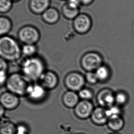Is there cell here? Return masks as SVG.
Segmentation results:
<instances>
[{
	"label": "cell",
	"mask_w": 134,
	"mask_h": 134,
	"mask_svg": "<svg viewBox=\"0 0 134 134\" xmlns=\"http://www.w3.org/2000/svg\"><path fill=\"white\" fill-rule=\"evenodd\" d=\"M21 71L28 81L37 82L43 73L46 71L44 60L39 56L26 58L21 64Z\"/></svg>",
	"instance_id": "6da1fadb"
},
{
	"label": "cell",
	"mask_w": 134,
	"mask_h": 134,
	"mask_svg": "<svg viewBox=\"0 0 134 134\" xmlns=\"http://www.w3.org/2000/svg\"><path fill=\"white\" fill-rule=\"evenodd\" d=\"M22 56L21 47L17 40L8 35L0 37V57L8 62H13Z\"/></svg>",
	"instance_id": "7a4b0ae2"
},
{
	"label": "cell",
	"mask_w": 134,
	"mask_h": 134,
	"mask_svg": "<svg viewBox=\"0 0 134 134\" xmlns=\"http://www.w3.org/2000/svg\"><path fill=\"white\" fill-rule=\"evenodd\" d=\"M29 84L21 73H13L8 76L5 86L8 91L21 97L25 96Z\"/></svg>",
	"instance_id": "3957f363"
},
{
	"label": "cell",
	"mask_w": 134,
	"mask_h": 134,
	"mask_svg": "<svg viewBox=\"0 0 134 134\" xmlns=\"http://www.w3.org/2000/svg\"><path fill=\"white\" fill-rule=\"evenodd\" d=\"M17 36L19 41L23 45H36L40 41L41 34L39 29L35 26L26 25L19 29Z\"/></svg>",
	"instance_id": "277c9868"
},
{
	"label": "cell",
	"mask_w": 134,
	"mask_h": 134,
	"mask_svg": "<svg viewBox=\"0 0 134 134\" xmlns=\"http://www.w3.org/2000/svg\"><path fill=\"white\" fill-rule=\"evenodd\" d=\"M103 57L98 52L91 51L83 55L81 59V65L87 72H95L103 64Z\"/></svg>",
	"instance_id": "5b68a950"
},
{
	"label": "cell",
	"mask_w": 134,
	"mask_h": 134,
	"mask_svg": "<svg viewBox=\"0 0 134 134\" xmlns=\"http://www.w3.org/2000/svg\"><path fill=\"white\" fill-rule=\"evenodd\" d=\"M92 20L91 17L86 13H80L73 20V29L77 33L85 35L91 30Z\"/></svg>",
	"instance_id": "8992f818"
},
{
	"label": "cell",
	"mask_w": 134,
	"mask_h": 134,
	"mask_svg": "<svg viewBox=\"0 0 134 134\" xmlns=\"http://www.w3.org/2000/svg\"><path fill=\"white\" fill-rule=\"evenodd\" d=\"M47 91L39 83L33 82L29 84L25 96L32 102L40 103L45 100Z\"/></svg>",
	"instance_id": "52a82bcc"
},
{
	"label": "cell",
	"mask_w": 134,
	"mask_h": 134,
	"mask_svg": "<svg viewBox=\"0 0 134 134\" xmlns=\"http://www.w3.org/2000/svg\"><path fill=\"white\" fill-rule=\"evenodd\" d=\"M86 83L85 77L80 73L73 72L69 73L65 77L64 83L70 91H79L84 88Z\"/></svg>",
	"instance_id": "ba28073f"
},
{
	"label": "cell",
	"mask_w": 134,
	"mask_h": 134,
	"mask_svg": "<svg viewBox=\"0 0 134 134\" xmlns=\"http://www.w3.org/2000/svg\"><path fill=\"white\" fill-rule=\"evenodd\" d=\"M19 96L7 91L0 95V103L6 110H13L19 106L20 100Z\"/></svg>",
	"instance_id": "9c48e42d"
},
{
	"label": "cell",
	"mask_w": 134,
	"mask_h": 134,
	"mask_svg": "<svg viewBox=\"0 0 134 134\" xmlns=\"http://www.w3.org/2000/svg\"><path fill=\"white\" fill-rule=\"evenodd\" d=\"M59 82L58 75L53 71L46 70L40 78L38 83L47 91H50L56 88Z\"/></svg>",
	"instance_id": "30bf717a"
},
{
	"label": "cell",
	"mask_w": 134,
	"mask_h": 134,
	"mask_svg": "<svg viewBox=\"0 0 134 134\" xmlns=\"http://www.w3.org/2000/svg\"><path fill=\"white\" fill-rule=\"evenodd\" d=\"M94 109L93 104L90 100H80L75 107V114L80 119H86L91 117Z\"/></svg>",
	"instance_id": "8fae6325"
},
{
	"label": "cell",
	"mask_w": 134,
	"mask_h": 134,
	"mask_svg": "<svg viewBox=\"0 0 134 134\" xmlns=\"http://www.w3.org/2000/svg\"><path fill=\"white\" fill-rule=\"evenodd\" d=\"M97 102L101 107L108 108L114 105L115 102V94L108 89L102 90L97 96Z\"/></svg>",
	"instance_id": "7c38bea8"
},
{
	"label": "cell",
	"mask_w": 134,
	"mask_h": 134,
	"mask_svg": "<svg viewBox=\"0 0 134 134\" xmlns=\"http://www.w3.org/2000/svg\"><path fill=\"white\" fill-rule=\"evenodd\" d=\"M51 0H30L28 7L35 15H41L50 7Z\"/></svg>",
	"instance_id": "4fadbf2b"
},
{
	"label": "cell",
	"mask_w": 134,
	"mask_h": 134,
	"mask_svg": "<svg viewBox=\"0 0 134 134\" xmlns=\"http://www.w3.org/2000/svg\"><path fill=\"white\" fill-rule=\"evenodd\" d=\"M43 22L48 25H54L57 24L60 19L59 12L57 8L50 7L41 15Z\"/></svg>",
	"instance_id": "5bb4252c"
},
{
	"label": "cell",
	"mask_w": 134,
	"mask_h": 134,
	"mask_svg": "<svg viewBox=\"0 0 134 134\" xmlns=\"http://www.w3.org/2000/svg\"><path fill=\"white\" fill-rule=\"evenodd\" d=\"M91 121L96 125H101L108 123V119L104 108L99 107L94 108L91 116Z\"/></svg>",
	"instance_id": "9a60e30c"
},
{
	"label": "cell",
	"mask_w": 134,
	"mask_h": 134,
	"mask_svg": "<svg viewBox=\"0 0 134 134\" xmlns=\"http://www.w3.org/2000/svg\"><path fill=\"white\" fill-rule=\"evenodd\" d=\"M80 97L75 91L69 90L63 94L62 100L63 104L69 108H75L79 102Z\"/></svg>",
	"instance_id": "2e32d148"
},
{
	"label": "cell",
	"mask_w": 134,
	"mask_h": 134,
	"mask_svg": "<svg viewBox=\"0 0 134 134\" xmlns=\"http://www.w3.org/2000/svg\"><path fill=\"white\" fill-rule=\"evenodd\" d=\"M17 125L3 118L0 119V134H16Z\"/></svg>",
	"instance_id": "e0dca14e"
},
{
	"label": "cell",
	"mask_w": 134,
	"mask_h": 134,
	"mask_svg": "<svg viewBox=\"0 0 134 134\" xmlns=\"http://www.w3.org/2000/svg\"><path fill=\"white\" fill-rule=\"evenodd\" d=\"M13 22L9 17L0 16V37L8 36L13 29Z\"/></svg>",
	"instance_id": "ac0fdd59"
},
{
	"label": "cell",
	"mask_w": 134,
	"mask_h": 134,
	"mask_svg": "<svg viewBox=\"0 0 134 134\" xmlns=\"http://www.w3.org/2000/svg\"><path fill=\"white\" fill-rule=\"evenodd\" d=\"M61 13L63 17L67 20H74L80 13V9L71 8L65 3L62 7Z\"/></svg>",
	"instance_id": "d6986e66"
},
{
	"label": "cell",
	"mask_w": 134,
	"mask_h": 134,
	"mask_svg": "<svg viewBox=\"0 0 134 134\" xmlns=\"http://www.w3.org/2000/svg\"><path fill=\"white\" fill-rule=\"evenodd\" d=\"M107 123L109 128L114 131L121 130L125 125L124 120L121 116L108 119Z\"/></svg>",
	"instance_id": "ffe728a7"
},
{
	"label": "cell",
	"mask_w": 134,
	"mask_h": 134,
	"mask_svg": "<svg viewBox=\"0 0 134 134\" xmlns=\"http://www.w3.org/2000/svg\"><path fill=\"white\" fill-rule=\"evenodd\" d=\"M98 80L101 82H105L108 80L110 76L109 68L107 65H101L95 71Z\"/></svg>",
	"instance_id": "44dd1931"
},
{
	"label": "cell",
	"mask_w": 134,
	"mask_h": 134,
	"mask_svg": "<svg viewBox=\"0 0 134 134\" xmlns=\"http://www.w3.org/2000/svg\"><path fill=\"white\" fill-rule=\"evenodd\" d=\"M38 48L36 45L24 44L21 47L22 55L26 58L36 56Z\"/></svg>",
	"instance_id": "7402d4cb"
},
{
	"label": "cell",
	"mask_w": 134,
	"mask_h": 134,
	"mask_svg": "<svg viewBox=\"0 0 134 134\" xmlns=\"http://www.w3.org/2000/svg\"><path fill=\"white\" fill-rule=\"evenodd\" d=\"M106 109V113L108 119L116 117L121 116L122 113L121 108L118 105H113Z\"/></svg>",
	"instance_id": "603a6c76"
},
{
	"label": "cell",
	"mask_w": 134,
	"mask_h": 134,
	"mask_svg": "<svg viewBox=\"0 0 134 134\" xmlns=\"http://www.w3.org/2000/svg\"><path fill=\"white\" fill-rule=\"evenodd\" d=\"M13 2L11 0H0V14L9 13L13 8Z\"/></svg>",
	"instance_id": "cb8c5ba5"
},
{
	"label": "cell",
	"mask_w": 134,
	"mask_h": 134,
	"mask_svg": "<svg viewBox=\"0 0 134 134\" xmlns=\"http://www.w3.org/2000/svg\"><path fill=\"white\" fill-rule=\"evenodd\" d=\"M128 100V96L124 91L118 92L115 94V102L118 106H123L126 104Z\"/></svg>",
	"instance_id": "d4e9b609"
},
{
	"label": "cell",
	"mask_w": 134,
	"mask_h": 134,
	"mask_svg": "<svg viewBox=\"0 0 134 134\" xmlns=\"http://www.w3.org/2000/svg\"><path fill=\"white\" fill-rule=\"evenodd\" d=\"M79 97L82 100H90L92 98L93 93L92 91L88 88H83L79 91Z\"/></svg>",
	"instance_id": "484cf974"
},
{
	"label": "cell",
	"mask_w": 134,
	"mask_h": 134,
	"mask_svg": "<svg viewBox=\"0 0 134 134\" xmlns=\"http://www.w3.org/2000/svg\"><path fill=\"white\" fill-rule=\"evenodd\" d=\"M86 80L89 84H95L98 81L95 72H87L85 76Z\"/></svg>",
	"instance_id": "4316f807"
},
{
	"label": "cell",
	"mask_w": 134,
	"mask_h": 134,
	"mask_svg": "<svg viewBox=\"0 0 134 134\" xmlns=\"http://www.w3.org/2000/svg\"><path fill=\"white\" fill-rule=\"evenodd\" d=\"M66 3L70 8L74 9H80L81 6L79 0H67Z\"/></svg>",
	"instance_id": "83f0119b"
},
{
	"label": "cell",
	"mask_w": 134,
	"mask_h": 134,
	"mask_svg": "<svg viewBox=\"0 0 134 134\" xmlns=\"http://www.w3.org/2000/svg\"><path fill=\"white\" fill-rule=\"evenodd\" d=\"M8 62L0 57V73H8Z\"/></svg>",
	"instance_id": "f1b7e54d"
},
{
	"label": "cell",
	"mask_w": 134,
	"mask_h": 134,
	"mask_svg": "<svg viewBox=\"0 0 134 134\" xmlns=\"http://www.w3.org/2000/svg\"><path fill=\"white\" fill-rule=\"evenodd\" d=\"M18 134H29L28 127L24 124L17 125V133Z\"/></svg>",
	"instance_id": "f546056e"
},
{
	"label": "cell",
	"mask_w": 134,
	"mask_h": 134,
	"mask_svg": "<svg viewBox=\"0 0 134 134\" xmlns=\"http://www.w3.org/2000/svg\"><path fill=\"white\" fill-rule=\"evenodd\" d=\"M8 76V73H0V87L5 86Z\"/></svg>",
	"instance_id": "4dcf8cb0"
},
{
	"label": "cell",
	"mask_w": 134,
	"mask_h": 134,
	"mask_svg": "<svg viewBox=\"0 0 134 134\" xmlns=\"http://www.w3.org/2000/svg\"><path fill=\"white\" fill-rule=\"evenodd\" d=\"M81 6H89L92 4L95 0H79Z\"/></svg>",
	"instance_id": "1f68e13d"
},
{
	"label": "cell",
	"mask_w": 134,
	"mask_h": 134,
	"mask_svg": "<svg viewBox=\"0 0 134 134\" xmlns=\"http://www.w3.org/2000/svg\"><path fill=\"white\" fill-rule=\"evenodd\" d=\"M6 110V109L0 103V119H2L4 118Z\"/></svg>",
	"instance_id": "d6a6232c"
},
{
	"label": "cell",
	"mask_w": 134,
	"mask_h": 134,
	"mask_svg": "<svg viewBox=\"0 0 134 134\" xmlns=\"http://www.w3.org/2000/svg\"><path fill=\"white\" fill-rule=\"evenodd\" d=\"M13 2H18L21 0H11Z\"/></svg>",
	"instance_id": "836d02e7"
},
{
	"label": "cell",
	"mask_w": 134,
	"mask_h": 134,
	"mask_svg": "<svg viewBox=\"0 0 134 134\" xmlns=\"http://www.w3.org/2000/svg\"><path fill=\"white\" fill-rule=\"evenodd\" d=\"M117 134V133H113V134Z\"/></svg>",
	"instance_id": "e575fe53"
},
{
	"label": "cell",
	"mask_w": 134,
	"mask_h": 134,
	"mask_svg": "<svg viewBox=\"0 0 134 134\" xmlns=\"http://www.w3.org/2000/svg\"><path fill=\"white\" fill-rule=\"evenodd\" d=\"M60 1H67V0H60Z\"/></svg>",
	"instance_id": "d590c367"
},
{
	"label": "cell",
	"mask_w": 134,
	"mask_h": 134,
	"mask_svg": "<svg viewBox=\"0 0 134 134\" xmlns=\"http://www.w3.org/2000/svg\"></svg>",
	"instance_id": "8d00e7d4"
},
{
	"label": "cell",
	"mask_w": 134,
	"mask_h": 134,
	"mask_svg": "<svg viewBox=\"0 0 134 134\" xmlns=\"http://www.w3.org/2000/svg\"></svg>",
	"instance_id": "74e56055"
}]
</instances>
